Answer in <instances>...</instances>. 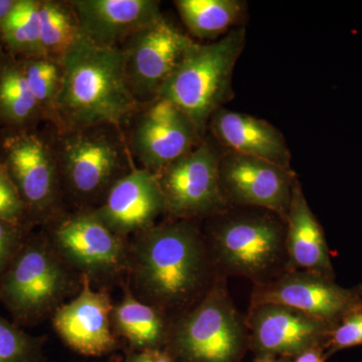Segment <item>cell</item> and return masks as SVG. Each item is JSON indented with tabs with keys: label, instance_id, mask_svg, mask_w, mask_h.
Here are the masks:
<instances>
[{
	"label": "cell",
	"instance_id": "35",
	"mask_svg": "<svg viewBox=\"0 0 362 362\" xmlns=\"http://www.w3.org/2000/svg\"><path fill=\"white\" fill-rule=\"evenodd\" d=\"M356 288L357 292H358L359 296H361V298L362 299V284L357 286V287H356Z\"/></svg>",
	"mask_w": 362,
	"mask_h": 362
},
{
	"label": "cell",
	"instance_id": "21",
	"mask_svg": "<svg viewBox=\"0 0 362 362\" xmlns=\"http://www.w3.org/2000/svg\"><path fill=\"white\" fill-rule=\"evenodd\" d=\"M123 297L114 304L112 328L117 337L122 338L128 349H160L168 342L171 319L156 307L138 300L127 285L122 286Z\"/></svg>",
	"mask_w": 362,
	"mask_h": 362
},
{
	"label": "cell",
	"instance_id": "33",
	"mask_svg": "<svg viewBox=\"0 0 362 362\" xmlns=\"http://www.w3.org/2000/svg\"><path fill=\"white\" fill-rule=\"evenodd\" d=\"M16 0H0V35H1V26L4 20L16 4ZM1 47V44H0Z\"/></svg>",
	"mask_w": 362,
	"mask_h": 362
},
{
	"label": "cell",
	"instance_id": "16",
	"mask_svg": "<svg viewBox=\"0 0 362 362\" xmlns=\"http://www.w3.org/2000/svg\"><path fill=\"white\" fill-rule=\"evenodd\" d=\"M110 291L95 290L83 278L77 296L62 305L51 320L52 327L66 346L85 356H103L119 349L112 328L113 310Z\"/></svg>",
	"mask_w": 362,
	"mask_h": 362
},
{
	"label": "cell",
	"instance_id": "27",
	"mask_svg": "<svg viewBox=\"0 0 362 362\" xmlns=\"http://www.w3.org/2000/svg\"><path fill=\"white\" fill-rule=\"evenodd\" d=\"M45 337H33L13 320L0 315V362H49Z\"/></svg>",
	"mask_w": 362,
	"mask_h": 362
},
{
	"label": "cell",
	"instance_id": "13",
	"mask_svg": "<svg viewBox=\"0 0 362 362\" xmlns=\"http://www.w3.org/2000/svg\"><path fill=\"white\" fill-rule=\"evenodd\" d=\"M259 304L285 305L335 326L349 314L362 310L356 288L347 289L335 279L297 270L254 286L250 306Z\"/></svg>",
	"mask_w": 362,
	"mask_h": 362
},
{
	"label": "cell",
	"instance_id": "5",
	"mask_svg": "<svg viewBox=\"0 0 362 362\" xmlns=\"http://www.w3.org/2000/svg\"><path fill=\"white\" fill-rule=\"evenodd\" d=\"M83 279L59 256L42 230L26 238L0 282V303L21 328L51 319L77 296Z\"/></svg>",
	"mask_w": 362,
	"mask_h": 362
},
{
	"label": "cell",
	"instance_id": "23",
	"mask_svg": "<svg viewBox=\"0 0 362 362\" xmlns=\"http://www.w3.org/2000/svg\"><path fill=\"white\" fill-rule=\"evenodd\" d=\"M175 6L192 35L216 40L237 25L246 4L240 0H177Z\"/></svg>",
	"mask_w": 362,
	"mask_h": 362
},
{
	"label": "cell",
	"instance_id": "10",
	"mask_svg": "<svg viewBox=\"0 0 362 362\" xmlns=\"http://www.w3.org/2000/svg\"><path fill=\"white\" fill-rule=\"evenodd\" d=\"M213 136H206L192 151L157 173L166 204V216L206 221L230 209L220 185L223 150Z\"/></svg>",
	"mask_w": 362,
	"mask_h": 362
},
{
	"label": "cell",
	"instance_id": "30",
	"mask_svg": "<svg viewBox=\"0 0 362 362\" xmlns=\"http://www.w3.org/2000/svg\"><path fill=\"white\" fill-rule=\"evenodd\" d=\"M0 218L20 225L30 226L25 206L13 183L0 165ZM35 228V226H33Z\"/></svg>",
	"mask_w": 362,
	"mask_h": 362
},
{
	"label": "cell",
	"instance_id": "9",
	"mask_svg": "<svg viewBox=\"0 0 362 362\" xmlns=\"http://www.w3.org/2000/svg\"><path fill=\"white\" fill-rule=\"evenodd\" d=\"M0 165L25 206L28 223L42 228L68 209L52 136L37 130L0 133Z\"/></svg>",
	"mask_w": 362,
	"mask_h": 362
},
{
	"label": "cell",
	"instance_id": "12",
	"mask_svg": "<svg viewBox=\"0 0 362 362\" xmlns=\"http://www.w3.org/2000/svg\"><path fill=\"white\" fill-rule=\"evenodd\" d=\"M192 42V37L161 16L123 42L120 49L128 86L140 104L149 103L158 96Z\"/></svg>",
	"mask_w": 362,
	"mask_h": 362
},
{
	"label": "cell",
	"instance_id": "29",
	"mask_svg": "<svg viewBox=\"0 0 362 362\" xmlns=\"http://www.w3.org/2000/svg\"><path fill=\"white\" fill-rule=\"evenodd\" d=\"M358 345H362V310L349 314L335 326L326 343V352L330 357L340 350Z\"/></svg>",
	"mask_w": 362,
	"mask_h": 362
},
{
	"label": "cell",
	"instance_id": "6",
	"mask_svg": "<svg viewBox=\"0 0 362 362\" xmlns=\"http://www.w3.org/2000/svg\"><path fill=\"white\" fill-rule=\"evenodd\" d=\"M246 45L244 26L233 28L211 44L192 42L158 96L180 109L202 137L209 120L233 97L232 81Z\"/></svg>",
	"mask_w": 362,
	"mask_h": 362
},
{
	"label": "cell",
	"instance_id": "26",
	"mask_svg": "<svg viewBox=\"0 0 362 362\" xmlns=\"http://www.w3.org/2000/svg\"><path fill=\"white\" fill-rule=\"evenodd\" d=\"M26 82L44 120L57 125V102L64 80L62 62L45 57L20 59Z\"/></svg>",
	"mask_w": 362,
	"mask_h": 362
},
{
	"label": "cell",
	"instance_id": "20",
	"mask_svg": "<svg viewBox=\"0 0 362 362\" xmlns=\"http://www.w3.org/2000/svg\"><path fill=\"white\" fill-rule=\"evenodd\" d=\"M288 271H308L335 279L323 228L305 197L298 178L286 218Z\"/></svg>",
	"mask_w": 362,
	"mask_h": 362
},
{
	"label": "cell",
	"instance_id": "8",
	"mask_svg": "<svg viewBox=\"0 0 362 362\" xmlns=\"http://www.w3.org/2000/svg\"><path fill=\"white\" fill-rule=\"evenodd\" d=\"M66 265L97 289L122 287L129 239L112 232L92 209H66L40 228Z\"/></svg>",
	"mask_w": 362,
	"mask_h": 362
},
{
	"label": "cell",
	"instance_id": "31",
	"mask_svg": "<svg viewBox=\"0 0 362 362\" xmlns=\"http://www.w3.org/2000/svg\"><path fill=\"white\" fill-rule=\"evenodd\" d=\"M122 362H175L164 349L136 350L128 349Z\"/></svg>",
	"mask_w": 362,
	"mask_h": 362
},
{
	"label": "cell",
	"instance_id": "19",
	"mask_svg": "<svg viewBox=\"0 0 362 362\" xmlns=\"http://www.w3.org/2000/svg\"><path fill=\"white\" fill-rule=\"evenodd\" d=\"M223 148L291 169V152L282 132L263 119L221 108L209 123Z\"/></svg>",
	"mask_w": 362,
	"mask_h": 362
},
{
	"label": "cell",
	"instance_id": "18",
	"mask_svg": "<svg viewBox=\"0 0 362 362\" xmlns=\"http://www.w3.org/2000/svg\"><path fill=\"white\" fill-rule=\"evenodd\" d=\"M81 33L90 42L120 47L140 28L161 18L156 0H73Z\"/></svg>",
	"mask_w": 362,
	"mask_h": 362
},
{
	"label": "cell",
	"instance_id": "28",
	"mask_svg": "<svg viewBox=\"0 0 362 362\" xmlns=\"http://www.w3.org/2000/svg\"><path fill=\"white\" fill-rule=\"evenodd\" d=\"M35 228L0 218V282L14 257Z\"/></svg>",
	"mask_w": 362,
	"mask_h": 362
},
{
	"label": "cell",
	"instance_id": "2",
	"mask_svg": "<svg viewBox=\"0 0 362 362\" xmlns=\"http://www.w3.org/2000/svg\"><path fill=\"white\" fill-rule=\"evenodd\" d=\"M61 62L57 132L104 125L124 131L143 104L128 86L120 47L98 45L81 33Z\"/></svg>",
	"mask_w": 362,
	"mask_h": 362
},
{
	"label": "cell",
	"instance_id": "34",
	"mask_svg": "<svg viewBox=\"0 0 362 362\" xmlns=\"http://www.w3.org/2000/svg\"><path fill=\"white\" fill-rule=\"evenodd\" d=\"M291 359L281 358L275 356H256L255 362H290Z\"/></svg>",
	"mask_w": 362,
	"mask_h": 362
},
{
	"label": "cell",
	"instance_id": "32",
	"mask_svg": "<svg viewBox=\"0 0 362 362\" xmlns=\"http://www.w3.org/2000/svg\"><path fill=\"white\" fill-rule=\"evenodd\" d=\"M329 358L326 352V345H317L313 349L307 350L290 362H326Z\"/></svg>",
	"mask_w": 362,
	"mask_h": 362
},
{
	"label": "cell",
	"instance_id": "14",
	"mask_svg": "<svg viewBox=\"0 0 362 362\" xmlns=\"http://www.w3.org/2000/svg\"><path fill=\"white\" fill-rule=\"evenodd\" d=\"M297 177L292 169L223 148L221 194L228 207H255L287 218Z\"/></svg>",
	"mask_w": 362,
	"mask_h": 362
},
{
	"label": "cell",
	"instance_id": "3",
	"mask_svg": "<svg viewBox=\"0 0 362 362\" xmlns=\"http://www.w3.org/2000/svg\"><path fill=\"white\" fill-rule=\"evenodd\" d=\"M202 223L218 277L245 278L256 286L288 271L287 226L277 214L255 207H230Z\"/></svg>",
	"mask_w": 362,
	"mask_h": 362
},
{
	"label": "cell",
	"instance_id": "25",
	"mask_svg": "<svg viewBox=\"0 0 362 362\" xmlns=\"http://www.w3.org/2000/svg\"><path fill=\"white\" fill-rule=\"evenodd\" d=\"M1 49L18 59L42 57L40 0H16L1 26Z\"/></svg>",
	"mask_w": 362,
	"mask_h": 362
},
{
	"label": "cell",
	"instance_id": "11",
	"mask_svg": "<svg viewBox=\"0 0 362 362\" xmlns=\"http://www.w3.org/2000/svg\"><path fill=\"white\" fill-rule=\"evenodd\" d=\"M128 126L129 134L125 136L133 160L154 175L192 151L206 137H202L175 104L159 97L143 104Z\"/></svg>",
	"mask_w": 362,
	"mask_h": 362
},
{
	"label": "cell",
	"instance_id": "24",
	"mask_svg": "<svg viewBox=\"0 0 362 362\" xmlns=\"http://www.w3.org/2000/svg\"><path fill=\"white\" fill-rule=\"evenodd\" d=\"M40 37L42 57L61 62L81 37L71 1L40 0Z\"/></svg>",
	"mask_w": 362,
	"mask_h": 362
},
{
	"label": "cell",
	"instance_id": "17",
	"mask_svg": "<svg viewBox=\"0 0 362 362\" xmlns=\"http://www.w3.org/2000/svg\"><path fill=\"white\" fill-rule=\"evenodd\" d=\"M93 211L112 232L130 239L166 218V204L156 175L135 165Z\"/></svg>",
	"mask_w": 362,
	"mask_h": 362
},
{
	"label": "cell",
	"instance_id": "22",
	"mask_svg": "<svg viewBox=\"0 0 362 362\" xmlns=\"http://www.w3.org/2000/svg\"><path fill=\"white\" fill-rule=\"evenodd\" d=\"M44 121L20 59L0 47V126L1 130L35 129Z\"/></svg>",
	"mask_w": 362,
	"mask_h": 362
},
{
	"label": "cell",
	"instance_id": "15",
	"mask_svg": "<svg viewBox=\"0 0 362 362\" xmlns=\"http://www.w3.org/2000/svg\"><path fill=\"white\" fill-rule=\"evenodd\" d=\"M249 349L256 356L293 359L327 343L335 325L279 304L250 306L246 315Z\"/></svg>",
	"mask_w": 362,
	"mask_h": 362
},
{
	"label": "cell",
	"instance_id": "4",
	"mask_svg": "<svg viewBox=\"0 0 362 362\" xmlns=\"http://www.w3.org/2000/svg\"><path fill=\"white\" fill-rule=\"evenodd\" d=\"M52 141L71 209H98L114 183L136 165L124 131L112 126L56 131Z\"/></svg>",
	"mask_w": 362,
	"mask_h": 362
},
{
	"label": "cell",
	"instance_id": "7",
	"mask_svg": "<svg viewBox=\"0 0 362 362\" xmlns=\"http://www.w3.org/2000/svg\"><path fill=\"white\" fill-rule=\"evenodd\" d=\"M164 349L175 362H240L249 350L246 315L218 277L192 309L171 320Z\"/></svg>",
	"mask_w": 362,
	"mask_h": 362
},
{
	"label": "cell",
	"instance_id": "1",
	"mask_svg": "<svg viewBox=\"0 0 362 362\" xmlns=\"http://www.w3.org/2000/svg\"><path fill=\"white\" fill-rule=\"evenodd\" d=\"M216 278L202 221L166 216L129 239L125 284L171 320L199 303Z\"/></svg>",
	"mask_w": 362,
	"mask_h": 362
}]
</instances>
